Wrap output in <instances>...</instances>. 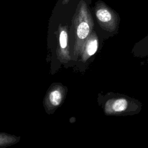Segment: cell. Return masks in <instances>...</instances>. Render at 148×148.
<instances>
[{
    "instance_id": "6da1fadb",
    "label": "cell",
    "mask_w": 148,
    "mask_h": 148,
    "mask_svg": "<svg viewBox=\"0 0 148 148\" xmlns=\"http://www.w3.org/2000/svg\"><path fill=\"white\" fill-rule=\"evenodd\" d=\"M75 21L77 37L81 39H85L90 31L93 21L87 5L83 0H81L77 5Z\"/></svg>"
},
{
    "instance_id": "7a4b0ae2",
    "label": "cell",
    "mask_w": 148,
    "mask_h": 148,
    "mask_svg": "<svg viewBox=\"0 0 148 148\" xmlns=\"http://www.w3.org/2000/svg\"><path fill=\"white\" fill-rule=\"evenodd\" d=\"M94 10L95 16L101 25L107 28L113 26L116 18V13L104 2H96Z\"/></svg>"
},
{
    "instance_id": "3957f363",
    "label": "cell",
    "mask_w": 148,
    "mask_h": 148,
    "mask_svg": "<svg viewBox=\"0 0 148 148\" xmlns=\"http://www.w3.org/2000/svg\"><path fill=\"white\" fill-rule=\"evenodd\" d=\"M49 98L50 103L54 106H57L59 105L61 102L62 95L60 91L55 90L50 93Z\"/></svg>"
},
{
    "instance_id": "277c9868",
    "label": "cell",
    "mask_w": 148,
    "mask_h": 148,
    "mask_svg": "<svg viewBox=\"0 0 148 148\" xmlns=\"http://www.w3.org/2000/svg\"><path fill=\"white\" fill-rule=\"evenodd\" d=\"M127 106V102L124 99H119L116 100L113 105L112 108L116 112H121L126 109Z\"/></svg>"
},
{
    "instance_id": "5b68a950",
    "label": "cell",
    "mask_w": 148,
    "mask_h": 148,
    "mask_svg": "<svg viewBox=\"0 0 148 148\" xmlns=\"http://www.w3.org/2000/svg\"><path fill=\"white\" fill-rule=\"evenodd\" d=\"M98 49V41L94 39V40H91L87 46L86 50L88 56L94 55L97 51Z\"/></svg>"
},
{
    "instance_id": "8992f818",
    "label": "cell",
    "mask_w": 148,
    "mask_h": 148,
    "mask_svg": "<svg viewBox=\"0 0 148 148\" xmlns=\"http://www.w3.org/2000/svg\"><path fill=\"white\" fill-rule=\"evenodd\" d=\"M68 35L65 29H62L60 34V44L62 49L66 48L67 46Z\"/></svg>"
},
{
    "instance_id": "52a82bcc",
    "label": "cell",
    "mask_w": 148,
    "mask_h": 148,
    "mask_svg": "<svg viewBox=\"0 0 148 148\" xmlns=\"http://www.w3.org/2000/svg\"><path fill=\"white\" fill-rule=\"evenodd\" d=\"M69 1H70V0H62V5H66V4H67Z\"/></svg>"
}]
</instances>
